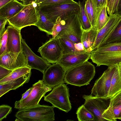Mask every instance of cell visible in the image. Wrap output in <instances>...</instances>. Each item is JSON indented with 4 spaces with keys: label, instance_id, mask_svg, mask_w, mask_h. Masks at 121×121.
<instances>
[{
    "label": "cell",
    "instance_id": "ee69618b",
    "mask_svg": "<svg viewBox=\"0 0 121 121\" xmlns=\"http://www.w3.org/2000/svg\"><path fill=\"white\" fill-rule=\"evenodd\" d=\"M108 4V0H101L100 4L102 9L104 6L107 7Z\"/></svg>",
    "mask_w": 121,
    "mask_h": 121
},
{
    "label": "cell",
    "instance_id": "ab89813d",
    "mask_svg": "<svg viewBox=\"0 0 121 121\" xmlns=\"http://www.w3.org/2000/svg\"><path fill=\"white\" fill-rule=\"evenodd\" d=\"M33 88V86L30 88L22 95V97L20 100H22L27 97L31 92Z\"/></svg>",
    "mask_w": 121,
    "mask_h": 121
},
{
    "label": "cell",
    "instance_id": "6da1fadb",
    "mask_svg": "<svg viewBox=\"0 0 121 121\" xmlns=\"http://www.w3.org/2000/svg\"><path fill=\"white\" fill-rule=\"evenodd\" d=\"M90 58L97 66L110 67L121 62V42L107 43L92 50Z\"/></svg>",
    "mask_w": 121,
    "mask_h": 121
},
{
    "label": "cell",
    "instance_id": "4316f807",
    "mask_svg": "<svg viewBox=\"0 0 121 121\" xmlns=\"http://www.w3.org/2000/svg\"><path fill=\"white\" fill-rule=\"evenodd\" d=\"M86 0H83L82 2L79 0L78 3L80 7L79 16L82 27L84 30H87L92 28V26L87 16L85 10Z\"/></svg>",
    "mask_w": 121,
    "mask_h": 121
},
{
    "label": "cell",
    "instance_id": "9c48e42d",
    "mask_svg": "<svg viewBox=\"0 0 121 121\" xmlns=\"http://www.w3.org/2000/svg\"><path fill=\"white\" fill-rule=\"evenodd\" d=\"M82 98L85 100L84 105L93 114L95 121H106L103 117L102 115L109 107L110 99L97 97L91 94L84 95Z\"/></svg>",
    "mask_w": 121,
    "mask_h": 121
},
{
    "label": "cell",
    "instance_id": "7c38bea8",
    "mask_svg": "<svg viewBox=\"0 0 121 121\" xmlns=\"http://www.w3.org/2000/svg\"><path fill=\"white\" fill-rule=\"evenodd\" d=\"M65 69L56 63L51 65L44 73L42 81L44 84L53 88L60 84L65 83Z\"/></svg>",
    "mask_w": 121,
    "mask_h": 121
},
{
    "label": "cell",
    "instance_id": "8fae6325",
    "mask_svg": "<svg viewBox=\"0 0 121 121\" xmlns=\"http://www.w3.org/2000/svg\"><path fill=\"white\" fill-rule=\"evenodd\" d=\"M118 64L108 67L95 81L91 90V94L97 97L108 98L111 80Z\"/></svg>",
    "mask_w": 121,
    "mask_h": 121
},
{
    "label": "cell",
    "instance_id": "7a4b0ae2",
    "mask_svg": "<svg viewBox=\"0 0 121 121\" xmlns=\"http://www.w3.org/2000/svg\"><path fill=\"white\" fill-rule=\"evenodd\" d=\"M95 73L94 66L87 61L67 69L65 82L79 87L87 85L94 78Z\"/></svg>",
    "mask_w": 121,
    "mask_h": 121
},
{
    "label": "cell",
    "instance_id": "52a82bcc",
    "mask_svg": "<svg viewBox=\"0 0 121 121\" xmlns=\"http://www.w3.org/2000/svg\"><path fill=\"white\" fill-rule=\"evenodd\" d=\"M60 21L63 29L56 37H65L75 43H82L81 38L83 29L80 21L79 14L71 15L66 19Z\"/></svg>",
    "mask_w": 121,
    "mask_h": 121
},
{
    "label": "cell",
    "instance_id": "f907efd6",
    "mask_svg": "<svg viewBox=\"0 0 121 121\" xmlns=\"http://www.w3.org/2000/svg\"><path fill=\"white\" fill-rule=\"evenodd\" d=\"M19 0L20 1H22V2L23 1V0Z\"/></svg>",
    "mask_w": 121,
    "mask_h": 121
},
{
    "label": "cell",
    "instance_id": "ffe728a7",
    "mask_svg": "<svg viewBox=\"0 0 121 121\" xmlns=\"http://www.w3.org/2000/svg\"><path fill=\"white\" fill-rule=\"evenodd\" d=\"M59 38L63 49V54L86 52L82 43H75L69 39L65 37Z\"/></svg>",
    "mask_w": 121,
    "mask_h": 121
},
{
    "label": "cell",
    "instance_id": "e575fe53",
    "mask_svg": "<svg viewBox=\"0 0 121 121\" xmlns=\"http://www.w3.org/2000/svg\"><path fill=\"white\" fill-rule=\"evenodd\" d=\"M13 71L0 66V80L7 76Z\"/></svg>",
    "mask_w": 121,
    "mask_h": 121
},
{
    "label": "cell",
    "instance_id": "cb8c5ba5",
    "mask_svg": "<svg viewBox=\"0 0 121 121\" xmlns=\"http://www.w3.org/2000/svg\"><path fill=\"white\" fill-rule=\"evenodd\" d=\"M31 69L27 67L15 69L7 76L0 80V84L8 82L19 78L31 72Z\"/></svg>",
    "mask_w": 121,
    "mask_h": 121
},
{
    "label": "cell",
    "instance_id": "836d02e7",
    "mask_svg": "<svg viewBox=\"0 0 121 121\" xmlns=\"http://www.w3.org/2000/svg\"><path fill=\"white\" fill-rule=\"evenodd\" d=\"M121 105V91L110 99L109 107Z\"/></svg>",
    "mask_w": 121,
    "mask_h": 121
},
{
    "label": "cell",
    "instance_id": "30bf717a",
    "mask_svg": "<svg viewBox=\"0 0 121 121\" xmlns=\"http://www.w3.org/2000/svg\"><path fill=\"white\" fill-rule=\"evenodd\" d=\"M38 52L49 63H57L63 54V49L59 38H52L40 47Z\"/></svg>",
    "mask_w": 121,
    "mask_h": 121
},
{
    "label": "cell",
    "instance_id": "f1b7e54d",
    "mask_svg": "<svg viewBox=\"0 0 121 121\" xmlns=\"http://www.w3.org/2000/svg\"><path fill=\"white\" fill-rule=\"evenodd\" d=\"M107 7L104 6L102 8L98 16L96 24V29L98 31L106 24L109 20V17L107 13Z\"/></svg>",
    "mask_w": 121,
    "mask_h": 121
},
{
    "label": "cell",
    "instance_id": "5bb4252c",
    "mask_svg": "<svg viewBox=\"0 0 121 121\" xmlns=\"http://www.w3.org/2000/svg\"><path fill=\"white\" fill-rule=\"evenodd\" d=\"M0 66L13 70L27 67L26 57L22 50L19 53L6 51L0 56Z\"/></svg>",
    "mask_w": 121,
    "mask_h": 121
},
{
    "label": "cell",
    "instance_id": "603a6c76",
    "mask_svg": "<svg viewBox=\"0 0 121 121\" xmlns=\"http://www.w3.org/2000/svg\"><path fill=\"white\" fill-rule=\"evenodd\" d=\"M121 91V77L118 64L113 75L108 98L110 99Z\"/></svg>",
    "mask_w": 121,
    "mask_h": 121
},
{
    "label": "cell",
    "instance_id": "4dcf8cb0",
    "mask_svg": "<svg viewBox=\"0 0 121 121\" xmlns=\"http://www.w3.org/2000/svg\"><path fill=\"white\" fill-rule=\"evenodd\" d=\"M8 32L6 29L0 38V56L7 51Z\"/></svg>",
    "mask_w": 121,
    "mask_h": 121
},
{
    "label": "cell",
    "instance_id": "f6af8a7d",
    "mask_svg": "<svg viewBox=\"0 0 121 121\" xmlns=\"http://www.w3.org/2000/svg\"><path fill=\"white\" fill-rule=\"evenodd\" d=\"M35 0H23L22 1L23 4L26 5L31 3L33 1H35Z\"/></svg>",
    "mask_w": 121,
    "mask_h": 121
},
{
    "label": "cell",
    "instance_id": "7bdbcfd3",
    "mask_svg": "<svg viewBox=\"0 0 121 121\" xmlns=\"http://www.w3.org/2000/svg\"><path fill=\"white\" fill-rule=\"evenodd\" d=\"M119 0H115L113 7L112 14L115 13L117 4Z\"/></svg>",
    "mask_w": 121,
    "mask_h": 121
},
{
    "label": "cell",
    "instance_id": "d6986e66",
    "mask_svg": "<svg viewBox=\"0 0 121 121\" xmlns=\"http://www.w3.org/2000/svg\"><path fill=\"white\" fill-rule=\"evenodd\" d=\"M25 5L17 0H13L0 8V18L7 20L18 13Z\"/></svg>",
    "mask_w": 121,
    "mask_h": 121
},
{
    "label": "cell",
    "instance_id": "60d3db41",
    "mask_svg": "<svg viewBox=\"0 0 121 121\" xmlns=\"http://www.w3.org/2000/svg\"><path fill=\"white\" fill-rule=\"evenodd\" d=\"M13 0H0V8Z\"/></svg>",
    "mask_w": 121,
    "mask_h": 121
},
{
    "label": "cell",
    "instance_id": "b9f144b4",
    "mask_svg": "<svg viewBox=\"0 0 121 121\" xmlns=\"http://www.w3.org/2000/svg\"><path fill=\"white\" fill-rule=\"evenodd\" d=\"M115 13L121 15V0L119 1Z\"/></svg>",
    "mask_w": 121,
    "mask_h": 121
},
{
    "label": "cell",
    "instance_id": "9a60e30c",
    "mask_svg": "<svg viewBox=\"0 0 121 121\" xmlns=\"http://www.w3.org/2000/svg\"><path fill=\"white\" fill-rule=\"evenodd\" d=\"M109 20L106 24L98 33L92 51L97 48L113 31L121 19V15L115 13L109 15Z\"/></svg>",
    "mask_w": 121,
    "mask_h": 121
},
{
    "label": "cell",
    "instance_id": "681fc988",
    "mask_svg": "<svg viewBox=\"0 0 121 121\" xmlns=\"http://www.w3.org/2000/svg\"><path fill=\"white\" fill-rule=\"evenodd\" d=\"M109 0H108V4L109 2ZM108 6V5H107Z\"/></svg>",
    "mask_w": 121,
    "mask_h": 121
},
{
    "label": "cell",
    "instance_id": "74e56055",
    "mask_svg": "<svg viewBox=\"0 0 121 121\" xmlns=\"http://www.w3.org/2000/svg\"><path fill=\"white\" fill-rule=\"evenodd\" d=\"M115 0H110L108 4L107 10L108 13L109 15L112 14V9Z\"/></svg>",
    "mask_w": 121,
    "mask_h": 121
},
{
    "label": "cell",
    "instance_id": "484cf974",
    "mask_svg": "<svg viewBox=\"0 0 121 121\" xmlns=\"http://www.w3.org/2000/svg\"><path fill=\"white\" fill-rule=\"evenodd\" d=\"M121 111V105L108 107L102 115L106 121H116Z\"/></svg>",
    "mask_w": 121,
    "mask_h": 121
},
{
    "label": "cell",
    "instance_id": "d590c367",
    "mask_svg": "<svg viewBox=\"0 0 121 121\" xmlns=\"http://www.w3.org/2000/svg\"><path fill=\"white\" fill-rule=\"evenodd\" d=\"M85 10L86 15L91 23V18L90 0H86L85 5Z\"/></svg>",
    "mask_w": 121,
    "mask_h": 121
},
{
    "label": "cell",
    "instance_id": "7dc6e473",
    "mask_svg": "<svg viewBox=\"0 0 121 121\" xmlns=\"http://www.w3.org/2000/svg\"><path fill=\"white\" fill-rule=\"evenodd\" d=\"M120 71V73L121 77V62L118 64Z\"/></svg>",
    "mask_w": 121,
    "mask_h": 121
},
{
    "label": "cell",
    "instance_id": "3957f363",
    "mask_svg": "<svg viewBox=\"0 0 121 121\" xmlns=\"http://www.w3.org/2000/svg\"><path fill=\"white\" fill-rule=\"evenodd\" d=\"M54 106L41 105L19 110L15 115L22 121H54L55 120Z\"/></svg>",
    "mask_w": 121,
    "mask_h": 121
},
{
    "label": "cell",
    "instance_id": "44dd1931",
    "mask_svg": "<svg viewBox=\"0 0 121 121\" xmlns=\"http://www.w3.org/2000/svg\"><path fill=\"white\" fill-rule=\"evenodd\" d=\"M98 31L92 28L87 30H83L81 38V42L86 52L91 53V48L95 42Z\"/></svg>",
    "mask_w": 121,
    "mask_h": 121
},
{
    "label": "cell",
    "instance_id": "7402d4cb",
    "mask_svg": "<svg viewBox=\"0 0 121 121\" xmlns=\"http://www.w3.org/2000/svg\"><path fill=\"white\" fill-rule=\"evenodd\" d=\"M39 15L38 22L35 26L41 31L46 32L47 35H52L55 24L49 20L38 7Z\"/></svg>",
    "mask_w": 121,
    "mask_h": 121
},
{
    "label": "cell",
    "instance_id": "d4e9b609",
    "mask_svg": "<svg viewBox=\"0 0 121 121\" xmlns=\"http://www.w3.org/2000/svg\"><path fill=\"white\" fill-rule=\"evenodd\" d=\"M121 42V19L113 31L98 47L107 43Z\"/></svg>",
    "mask_w": 121,
    "mask_h": 121
},
{
    "label": "cell",
    "instance_id": "e0dca14e",
    "mask_svg": "<svg viewBox=\"0 0 121 121\" xmlns=\"http://www.w3.org/2000/svg\"><path fill=\"white\" fill-rule=\"evenodd\" d=\"M8 32L7 52L19 53L22 51L21 30L10 25L6 28Z\"/></svg>",
    "mask_w": 121,
    "mask_h": 121
},
{
    "label": "cell",
    "instance_id": "8d00e7d4",
    "mask_svg": "<svg viewBox=\"0 0 121 121\" xmlns=\"http://www.w3.org/2000/svg\"><path fill=\"white\" fill-rule=\"evenodd\" d=\"M7 22V19L0 18V38L2 36L5 30V26Z\"/></svg>",
    "mask_w": 121,
    "mask_h": 121
},
{
    "label": "cell",
    "instance_id": "ac0fdd59",
    "mask_svg": "<svg viewBox=\"0 0 121 121\" xmlns=\"http://www.w3.org/2000/svg\"><path fill=\"white\" fill-rule=\"evenodd\" d=\"M31 74V72L11 81L0 84V97L12 90H15L28 83Z\"/></svg>",
    "mask_w": 121,
    "mask_h": 121
},
{
    "label": "cell",
    "instance_id": "8992f818",
    "mask_svg": "<svg viewBox=\"0 0 121 121\" xmlns=\"http://www.w3.org/2000/svg\"><path fill=\"white\" fill-rule=\"evenodd\" d=\"M69 96V88L67 84L62 83L53 88L50 93L44 97L45 101L67 113L72 108Z\"/></svg>",
    "mask_w": 121,
    "mask_h": 121
},
{
    "label": "cell",
    "instance_id": "1f68e13d",
    "mask_svg": "<svg viewBox=\"0 0 121 121\" xmlns=\"http://www.w3.org/2000/svg\"><path fill=\"white\" fill-rule=\"evenodd\" d=\"M12 111V108L6 105H2L0 106V121H2Z\"/></svg>",
    "mask_w": 121,
    "mask_h": 121
},
{
    "label": "cell",
    "instance_id": "5b68a950",
    "mask_svg": "<svg viewBox=\"0 0 121 121\" xmlns=\"http://www.w3.org/2000/svg\"><path fill=\"white\" fill-rule=\"evenodd\" d=\"M38 7L35 1L25 5L21 11L7 20L9 24L20 30L27 26H35L39 18Z\"/></svg>",
    "mask_w": 121,
    "mask_h": 121
},
{
    "label": "cell",
    "instance_id": "ba28073f",
    "mask_svg": "<svg viewBox=\"0 0 121 121\" xmlns=\"http://www.w3.org/2000/svg\"><path fill=\"white\" fill-rule=\"evenodd\" d=\"M32 86L33 89L27 97L15 102V108L19 110L36 106L46 93L52 90V88L45 85L42 80H39Z\"/></svg>",
    "mask_w": 121,
    "mask_h": 121
},
{
    "label": "cell",
    "instance_id": "f35d334b",
    "mask_svg": "<svg viewBox=\"0 0 121 121\" xmlns=\"http://www.w3.org/2000/svg\"><path fill=\"white\" fill-rule=\"evenodd\" d=\"M93 0L96 9L98 17V15L102 9L100 4L101 0Z\"/></svg>",
    "mask_w": 121,
    "mask_h": 121
},
{
    "label": "cell",
    "instance_id": "277c9868",
    "mask_svg": "<svg viewBox=\"0 0 121 121\" xmlns=\"http://www.w3.org/2000/svg\"><path fill=\"white\" fill-rule=\"evenodd\" d=\"M38 6L46 17L55 24L59 17L61 20H64L71 15L79 14L80 12L78 2Z\"/></svg>",
    "mask_w": 121,
    "mask_h": 121
},
{
    "label": "cell",
    "instance_id": "bcb514c9",
    "mask_svg": "<svg viewBox=\"0 0 121 121\" xmlns=\"http://www.w3.org/2000/svg\"><path fill=\"white\" fill-rule=\"evenodd\" d=\"M45 0H35V2L38 4Z\"/></svg>",
    "mask_w": 121,
    "mask_h": 121
},
{
    "label": "cell",
    "instance_id": "c3c4849f",
    "mask_svg": "<svg viewBox=\"0 0 121 121\" xmlns=\"http://www.w3.org/2000/svg\"><path fill=\"white\" fill-rule=\"evenodd\" d=\"M118 119L121 120V111L119 115Z\"/></svg>",
    "mask_w": 121,
    "mask_h": 121
},
{
    "label": "cell",
    "instance_id": "f546056e",
    "mask_svg": "<svg viewBox=\"0 0 121 121\" xmlns=\"http://www.w3.org/2000/svg\"><path fill=\"white\" fill-rule=\"evenodd\" d=\"M73 0H46L38 4V6L58 5L70 3H77Z\"/></svg>",
    "mask_w": 121,
    "mask_h": 121
},
{
    "label": "cell",
    "instance_id": "d6a6232c",
    "mask_svg": "<svg viewBox=\"0 0 121 121\" xmlns=\"http://www.w3.org/2000/svg\"><path fill=\"white\" fill-rule=\"evenodd\" d=\"M62 29L63 26L61 22L60 18L59 17L57 18L53 27L52 38H55L62 31Z\"/></svg>",
    "mask_w": 121,
    "mask_h": 121
},
{
    "label": "cell",
    "instance_id": "2e32d148",
    "mask_svg": "<svg viewBox=\"0 0 121 121\" xmlns=\"http://www.w3.org/2000/svg\"><path fill=\"white\" fill-rule=\"evenodd\" d=\"M91 53L87 52L77 53L63 54L57 62L66 71L68 69L83 63L90 58Z\"/></svg>",
    "mask_w": 121,
    "mask_h": 121
},
{
    "label": "cell",
    "instance_id": "83f0119b",
    "mask_svg": "<svg viewBox=\"0 0 121 121\" xmlns=\"http://www.w3.org/2000/svg\"><path fill=\"white\" fill-rule=\"evenodd\" d=\"M76 114L79 121H95L94 115L85 108L83 104L78 108Z\"/></svg>",
    "mask_w": 121,
    "mask_h": 121
},
{
    "label": "cell",
    "instance_id": "4fadbf2b",
    "mask_svg": "<svg viewBox=\"0 0 121 121\" xmlns=\"http://www.w3.org/2000/svg\"><path fill=\"white\" fill-rule=\"evenodd\" d=\"M22 50L26 57L27 66L31 69L38 70L43 73L51 65L50 63L34 53L22 38Z\"/></svg>",
    "mask_w": 121,
    "mask_h": 121
}]
</instances>
